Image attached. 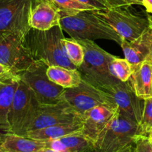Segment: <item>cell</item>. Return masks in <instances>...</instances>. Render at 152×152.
<instances>
[{"mask_svg": "<svg viewBox=\"0 0 152 152\" xmlns=\"http://www.w3.org/2000/svg\"><path fill=\"white\" fill-rule=\"evenodd\" d=\"M139 128L142 136H148L152 130V97L144 99L143 111Z\"/></svg>", "mask_w": 152, "mask_h": 152, "instance_id": "d4e9b609", "label": "cell"}, {"mask_svg": "<svg viewBox=\"0 0 152 152\" xmlns=\"http://www.w3.org/2000/svg\"><path fill=\"white\" fill-rule=\"evenodd\" d=\"M118 109L108 105H99L86 111L83 116L82 133L95 145L100 134L111 123Z\"/></svg>", "mask_w": 152, "mask_h": 152, "instance_id": "4fadbf2b", "label": "cell"}, {"mask_svg": "<svg viewBox=\"0 0 152 152\" xmlns=\"http://www.w3.org/2000/svg\"><path fill=\"white\" fill-rule=\"evenodd\" d=\"M148 139L150 140V141L152 142V130L149 132V134H148Z\"/></svg>", "mask_w": 152, "mask_h": 152, "instance_id": "d6a6232c", "label": "cell"}, {"mask_svg": "<svg viewBox=\"0 0 152 152\" xmlns=\"http://www.w3.org/2000/svg\"><path fill=\"white\" fill-rule=\"evenodd\" d=\"M80 2L94 7L96 10H106L110 8V6L106 0H78Z\"/></svg>", "mask_w": 152, "mask_h": 152, "instance_id": "83f0119b", "label": "cell"}, {"mask_svg": "<svg viewBox=\"0 0 152 152\" xmlns=\"http://www.w3.org/2000/svg\"><path fill=\"white\" fill-rule=\"evenodd\" d=\"M48 65L41 61H34L27 70L19 74L20 80L34 93L41 105H53L62 101L65 89L48 78Z\"/></svg>", "mask_w": 152, "mask_h": 152, "instance_id": "52a82bcc", "label": "cell"}, {"mask_svg": "<svg viewBox=\"0 0 152 152\" xmlns=\"http://www.w3.org/2000/svg\"><path fill=\"white\" fill-rule=\"evenodd\" d=\"M128 82L140 98L152 97V58L137 65Z\"/></svg>", "mask_w": 152, "mask_h": 152, "instance_id": "2e32d148", "label": "cell"}, {"mask_svg": "<svg viewBox=\"0 0 152 152\" xmlns=\"http://www.w3.org/2000/svg\"><path fill=\"white\" fill-rule=\"evenodd\" d=\"M62 100L65 101L81 116L99 105L117 108L109 93L95 87L83 79L78 87L65 89Z\"/></svg>", "mask_w": 152, "mask_h": 152, "instance_id": "9c48e42d", "label": "cell"}, {"mask_svg": "<svg viewBox=\"0 0 152 152\" xmlns=\"http://www.w3.org/2000/svg\"><path fill=\"white\" fill-rule=\"evenodd\" d=\"M37 0H0V33L15 31L26 36L29 16Z\"/></svg>", "mask_w": 152, "mask_h": 152, "instance_id": "30bf717a", "label": "cell"}, {"mask_svg": "<svg viewBox=\"0 0 152 152\" xmlns=\"http://www.w3.org/2000/svg\"><path fill=\"white\" fill-rule=\"evenodd\" d=\"M65 38L63 30L59 26L47 31L31 28L25 37V45L34 61H41L48 66L60 65L77 68L67 58L62 45Z\"/></svg>", "mask_w": 152, "mask_h": 152, "instance_id": "6da1fadb", "label": "cell"}, {"mask_svg": "<svg viewBox=\"0 0 152 152\" xmlns=\"http://www.w3.org/2000/svg\"><path fill=\"white\" fill-rule=\"evenodd\" d=\"M60 12L50 0H37L31 9L29 16L31 28L47 31L60 25Z\"/></svg>", "mask_w": 152, "mask_h": 152, "instance_id": "5bb4252c", "label": "cell"}, {"mask_svg": "<svg viewBox=\"0 0 152 152\" xmlns=\"http://www.w3.org/2000/svg\"><path fill=\"white\" fill-rule=\"evenodd\" d=\"M20 80L19 75L13 72L10 68L0 63V83H9Z\"/></svg>", "mask_w": 152, "mask_h": 152, "instance_id": "484cf974", "label": "cell"}, {"mask_svg": "<svg viewBox=\"0 0 152 152\" xmlns=\"http://www.w3.org/2000/svg\"><path fill=\"white\" fill-rule=\"evenodd\" d=\"M25 35L15 31L0 33V63L19 75L34 62L25 42Z\"/></svg>", "mask_w": 152, "mask_h": 152, "instance_id": "ba28073f", "label": "cell"}, {"mask_svg": "<svg viewBox=\"0 0 152 152\" xmlns=\"http://www.w3.org/2000/svg\"><path fill=\"white\" fill-rule=\"evenodd\" d=\"M60 27L63 31L75 39L111 40L121 45L123 39L104 19L96 10H84L62 16Z\"/></svg>", "mask_w": 152, "mask_h": 152, "instance_id": "3957f363", "label": "cell"}, {"mask_svg": "<svg viewBox=\"0 0 152 152\" xmlns=\"http://www.w3.org/2000/svg\"><path fill=\"white\" fill-rule=\"evenodd\" d=\"M48 78L63 88H74L82 83L83 77L77 68H69L60 65L48 66L47 70Z\"/></svg>", "mask_w": 152, "mask_h": 152, "instance_id": "ffe728a7", "label": "cell"}, {"mask_svg": "<svg viewBox=\"0 0 152 152\" xmlns=\"http://www.w3.org/2000/svg\"><path fill=\"white\" fill-rule=\"evenodd\" d=\"M45 142V148L60 152H95L94 144L81 132Z\"/></svg>", "mask_w": 152, "mask_h": 152, "instance_id": "e0dca14e", "label": "cell"}, {"mask_svg": "<svg viewBox=\"0 0 152 152\" xmlns=\"http://www.w3.org/2000/svg\"><path fill=\"white\" fill-rule=\"evenodd\" d=\"M82 122L62 123L48 126L43 129L30 132L26 135L27 137L42 141H50L59 139L71 134L82 132Z\"/></svg>", "mask_w": 152, "mask_h": 152, "instance_id": "ac0fdd59", "label": "cell"}, {"mask_svg": "<svg viewBox=\"0 0 152 152\" xmlns=\"http://www.w3.org/2000/svg\"><path fill=\"white\" fill-rule=\"evenodd\" d=\"M82 121L83 116L76 112L65 101L62 100L53 105H40L29 132L54 125Z\"/></svg>", "mask_w": 152, "mask_h": 152, "instance_id": "8fae6325", "label": "cell"}, {"mask_svg": "<svg viewBox=\"0 0 152 152\" xmlns=\"http://www.w3.org/2000/svg\"><path fill=\"white\" fill-rule=\"evenodd\" d=\"M142 136L139 124L117 111L111 123L100 134L95 152H120Z\"/></svg>", "mask_w": 152, "mask_h": 152, "instance_id": "8992f818", "label": "cell"}, {"mask_svg": "<svg viewBox=\"0 0 152 152\" xmlns=\"http://www.w3.org/2000/svg\"><path fill=\"white\" fill-rule=\"evenodd\" d=\"M96 13L108 22L123 39L133 41L152 27V17L148 13L138 12L130 6L96 10Z\"/></svg>", "mask_w": 152, "mask_h": 152, "instance_id": "277c9868", "label": "cell"}, {"mask_svg": "<svg viewBox=\"0 0 152 152\" xmlns=\"http://www.w3.org/2000/svg\"><path fill=\"white\" fill-rule=\"evenodd\" d=\"M109 94L119 113L139 124L143 111L144 99L137 96L129 82H120Z\"/></svg>", "mask_w": 152, "mask_h": 152, "instance_id": "7c38bea8", "label": "cell"}, {"mask_svg": "<svg viewBox=\"0 0 152 152\" xmlns=\"http://www.w3.org/2000/svg\"><path fill=\"white\" fill-rule=\"evenodd\" d=\"M0 152H7L5 151V150L4 149V148H3L2 146H1V143H0Z\"/></svg>", "mask_w": 152, "mask_h": 152, "instance_id": "e575fe53", "label": "cell"}, {"mask_svg": "<svg viewBox=\"0 0 152 152\" xmlns=\"http://www.w3.org/2000/svg\"><path fill=\"white\" fill-rule=\"evenodd\" d=\"M1 145L7 152H37L45 148L46 142L7 132Z\"/></svg>", "mask_w": 152, "mask_h": 152, "instance_id": "d6986e66", "label": "cell"}, {"mask_svg": "<svg viewBox=\"0 0 152 152\" xmlns=\"http://www.w3.org/2000/svg\"><path fill=\"white\" fill-rule=\"evenodd\" d=\"M142 4L146 9V11L152 13V0H142Z\"/></svg>", "mask_w": 152, "mask_h": 152, "instance_id": "f546056e", "label": "cell"}, {"mask_svg": "<svg viewBox=\"0 0 152 152\" xmlns=\"http://www.w3.org/2000/svg\"><path fill=\"white\" fill-rule=\"evenodd\" d=\"M110 6V8L113 7H123V6H130L137 4L142 5V0H106Z\"/></svg>", "mask_w": 152, "mask_h": 152, "instance_id": "f1b7e54d", "label": "cell"}, {"mask_svg": "<svg viewBox=\"0 0 152 152\" xmlns=\"http://www.w3.org/2000/svg\"><path fill=\"white\" fill-rule=\"evenodd\" d=\"M58 9L61 16H68L84 10H96L94 7L80 2L78 0H50Z\"/></svg>", "mask_w": 152, "mask_h": 152, "instance_id": "603a6c76", "label": "cell"}, {"mask_svg": "<svg viewBox=\"0 0 152 152\" xmlns=\"http://www.w3.org/2000/svg\"><path fill=\"white\" fill-rule=\"evenodd\" d=\"M85 50L83 64L77 69L83 80L109 93L120 83L111 72V62L115 56L100 48L94 41L77 39Z\"/></svg>", "mask_w": 152, "mask_h": 152, "instance_id": "7a4b0ae2", "label": "cell"}, {"mask_svg": "<svg viewBox=\"0 0 152 152\" xmlns=\"http://www.w3.org/2000/svg\"><path fill=\"white\" fill-rule=\"evenodd\" d=\"M111 72L120 82H128L132 72L133 68L130 62L124 58L115 56L111 62Z\"/></svg>", "mask_w": 152, "mask_h": 152, "instance_id": "cb8c5ba5", "label": "cell"}, {"mask_svg": "<svg viewBox=\"0 0 152 152\" xmlns=\"http://www.w3.org/2000/svg\"><path fill=\"white\" fill-rule=\"evenodd\" d=\"M41 104L33 91L19 80L9 114L8 133L26 137Z\"/></svg>", "mask_w": 152, "mask_h": 152, "instance_id": "5b68a950", "label": "cell"}, {"mask_svg": "<svg viewBox=\"0 0 152 152\" xmlns=\"http://www.w3.org/2000/svg\"><path fill=\"white\" fill-rule=\"evenodd\" d=\"M3 137H4V134H1V132H0V143L2 142Z\"/></svg>", "mask_w": 152, "mask_h": 152, "instance_id": "836d02e7", "label": "cell"}, {"mask_svg": "<svg viewBox=\"0 0 152 152\" xmlns=\"http://www.w3.org/2000/svg\"><path fill=\"white\" fill-rule=\"evenodd\" d=\"M121 48L132 68L152 58V27L133 41L123 39Z\"/></svg>", "mask_w": 152, "mask_h": 152, "instance_id": "9a60e30c", "label": "cell"}, {"mask_svg": "<svg viewBox=\"0 0 152 152\" xmlns=\"http://www.w3.org/2000/svg\"><path fill=\"white\" fill-rule=\"evenodd\" d=\"M134 152H152V142L148 136H140L134 141Z\"/></svg>", "mask_w": 152, "mask_h": 152, "instance_id": "4316f807", "label": "cell"}, {"mask_svg": "<svg viewBox=\"0 0 152 152\" xmlns=\"http://www.w3.org/2000/svg\"><path fill=\"white\" fill-rule=\"evenodd\" d=\"M37 152H60V151H56V150L52 149V148H42V149L39 150V151Z\"/></svg>", "mask_w": 152, "mask_h": 152, "instance_id": "1f68e13d", "label": "cell"}, {"mask_svg": "<svg viewBox=\"0 0 152 152\" xmlns=\"http://www.w3.org/2000/svg\"><path fill=\"white\" fill-rule=\"evenodd\" d=\"M19 81L0 83V130L5 133L10 131L9 114Z\"/></svg>", "mask_w": 152, "mask_h": 152, "instance_id": "44dd1931", "label": "cell"}, {"mask_svg": "<svg viewBox=\"0 0 152 152\" xmlns=\"http://www.w3.org/2000/svg\"><path fill=\"white\" fill-rule=\"evenodd\" d=\"M62 45L67 58L77 68H80L85 57V50L83 45L75 39L65 37L62 40Z\"/></svg>", "mask_w": 152, "mask_h": 152, "instance_id": "7402d4cb", "label": "cell"}, {"mask_svg": "<svg viewBox=\"0 0 152 152\" xmlns=\"http://www.w3.org/2000/svg\"><path fill=\"white\" fill-rule=\"evenodd\" d=\"M134 142L128 145L126 148H125L124 149H123L120 152H134Z\"/></svg>", "mask_w": 152, "mask_h": 152, "instance_id": "4dcf8cb0", "label": "cell"}]
</instances>
